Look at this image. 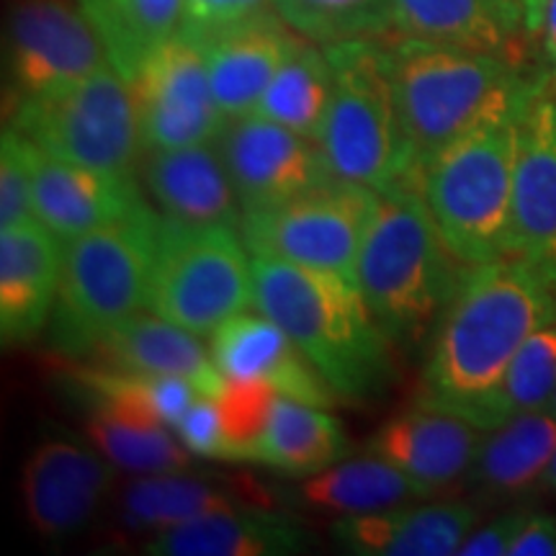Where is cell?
<instances>
[{"label": "cell", "mask_w": 556, "mask_h": 556, "mask_svg": "<svg viewBox=\"0 0 556 556\" xmlns=\"http://www.w3.org/2000/svg\"><path fill=\"white\" fill-rule=\"evenodd\" d=\"M129 90L144 152L214 144L229 124L214 99L204 52L180 34L144 62Z\"/></svg>", "instance_id": "7c38bea8"}, {"label": "cell", "mask_w": 556, "mask_h": 556, "mask_svg": "<svg viewBox=\"0 0 556 556\" xmlns=\"http://www.w3.org/2000/svg\"><path fill=\"white\" fill-rule=\"evenodd\" d=\"M556 323V287L526 261L469 266L428 343L417 402L486 430L513 358L533 332Z\"/></svg>", "instance_id": "6da1fadb"}, {"label": "cell", "mask_w": 556, "mask_h": 556, "mask_svg": "<svg viewBox=\"0 0 556 556\" xmlns=\"http://www.w3.org/2000/svg\"><path fill=\"white\" fill-rule=\"evenodd\" d=\"M80 0H18L5 24L9 103L52 93L106 65Z\"/></svg>", "instance_id": "8fae6325"}, {"label": "cell", "mask_w": 556, "mask_h": 556, "mask_svg": "<svg viewBox=\"0 0 556 556\" xmlns=\"http://www.w3.org/2000/svg\"><path fill=\"white\" fill-rule=\"evenodd\" d=\"M274 9V0H184L180 37L204 45L214 34Z\"/></svg>", "instance_id": "74e56055"}, {"label": "cell", "mask_w": 556, "mask_h": 556, "mask_svg": "<svg viewBox=\"0 0 556 556\" xmlns=\"http://www.w3.org/2000/svg\"><path fill=\"white\" fill-rule=\"evenodd\" d=\"M510 556H556V516L531 513L510 548Z\"/></svg>", "instance_id": "60d3db41"}, {"label": "cell", "mask_w": 556, "mask_h": 556, "mask_svg": "<svg viewBox=\"0 0 556 556\" xmlns=\"http://www.w3.org/2000/svg\"><path fill=\"white\" fill-rule=\"evenodd\" d=\"M302 39L281 13L268 9L199 45L214 99L227 122L253 114L278 67Z\"/></svg>", "instance_id": "ffe728a7"}, {"label": "cell", "mask_w": 556, "mask_h": 556, "mask_svg": "<svg viewBox=\"0 0 556 556\" xmlns=\"http://www.w3.org/2000/svg\"><path fill=\"white\" fill-rule=\"evenodd\" d=\"M536 50L548 78L556 86V0H544L536 24Z\"/></svg>", "instance_id": "b9f144b4"}, {"label": "cell", "mask_w": 556, "mask_h": 556, "mask_svg": "<svg viewBox=\"0 0 556 556\" xmlns=\"http://www.w3.org/2000/svg\"><path fill=\"white\" fill-rule=\"evenodd\" d=\"M62 242L39 219L0 229V338L24 345L50 325L62 276Z\"/></svg>", "instance_id": "44dd1931"}, {"label": "cell", "mask_w": 556, "mask_h": 556, "mask_svg": "<svg viewBox=\"0 0 556 556\" xmlns=\"http://www.w3.org/2000/svg\"><path fill=\"white\" fill-rule=\"evenodd\" d=\"M312 536L276 507H232L165 528L142 541L148 556H294L309 552Z\"/></svg>", "instance_id": "cb8c5ba5"}, {"label": "cell", "mask_w": 556, "mask_h": 556, "mask_svg": "<svg viewBox=\"0 0 556 556\" xmlns=\"http://www.w3.org/2000/svg\"><path fill=\"white\" fill-rule=\"evenodd\" d=\"M548 409H552V413L556 415V394L552 397V402H548Z\"/></svg>", "instance_id": "f6af8a7d"}, {"label": "cell", "mask_w": 556, "mask_h": 556, "mask_svg": "<svg viewBox=\"0 0 556 556\" xmlns=\"http://www.w3.org/2000/svg\"><path fill=\"white\" fill-rule=\"evenodd\" d=\"M208 351L219 371L232 381H263L283 397L325 409L340 402V394L304 356L302 348L263 312L250 315L245 309L229 317L212 332Z\"/></svg>", "instance_id": "e0dca14e"}, {"label": "cell", "mask_w": 556, "mask_h": 556, "mask_svg": "<svg viewBox=\"0 0 556 556\" xmlns=\"http://www.w3.org/2000/svg\"><path fill=\"white\" fill-rule=\"evenodd\" d=\"M39 148L24 131L5 127L0 137V229L26 225L34 217V170Z\"/></svg>", "instance_id": "8d00e7d4"}, {"label": "cell", "mask_w": 556, "mask_h": 556, "mask_svg": "<svg viewBox=\"0 0 556 556\" xmlns=\"http://www.w3.org/2000/svg\"><path fill=\"white\" fill-rule=\"evenodd\" d=\"M394 0H274L291 29L330 47L351 39H387Z\"/></svg>", "instance_id": "836d02e7"}, {"label": "cell", "mask_w": 556, "mask_h": 556, "mask_svg": "<svg viewBox=\"0 0 556 556\" xmlns=\"http://www.w3.org/2000/svg\"><path fill=\"white\" fill-rule=\"evenodd\" d=\"M422 197V184L379 193L358 258V289L397 351L430 343L467 274Z\"/></svg>", "instance_id": "277c9868"}, {"label": "cell", "mask_w": 556, "mask_h": 556, "mask_svg": "<svg viewBox=\"0 0 556 556\" xmlns=\"http://www.w3.org/2000/svg\"><path fill=\"white\" fill-rule=\"evenodd\" d=\"M513 258L526 261L556 287V86L552 80L520 116Z\"/></svg>", "instance_id": "9a60e30c"}, {"label": "cell", "mask_w": 556, "mask_h": 556, "mask_svg": "<svg viewBox=\"0 0 556 556\" xmlns=\"http://www.w3.org/2000/svg\"><path fill=\"white\" fill-rule=\"evenodd\" d=\"M556 394V323L526 340L507 368L495 402L490 407L486 430L503 426L510 417L546 409Z\"/></svg>", "instance_id": "e575fe53"}, {"label": "cell", "mask_w": 556, "mask_h": 556, "mask_svg": "<svg viewBox=\"0 0 556 556\" xmlns=\"http://www.w3.org/2000/svg\"><path fill=\"white\" fill-rule=\"evenodd\" d=\"M160 212L148 208L119 225L67 240L62 250L50 348L62 356H90L111 328L148 309Z\"/></svg>", "instance_id": "8992f818"}, {"label": "cell", "mask_w": 556, "mask_h": 556, "mask_svg": "<svg viewBox=\"0 0 556 556\" xmlns=\"http://www.w3.org/2000/svg\"><path fill=\"white\" fill-rule=\"evenodd\" d=\"M336 90L323 144L338 178L389 193L422 184L402 127L384 39H351L325 47Z\"/></svg>", "instance_id": "52a82bcc"}, {"label": "cell", "mask_w": 556, "mask_h": 556, "mask_svg": "<svg viewBox=\"0 0 556 556\" xmlns=\"http://www.w3.org/2000/svg\"><path fill=\"white\" fill-rule=\"evenodd\" d=\"M142 184L163 217L240 227L242 206L217 142L144 152Z\"/></svg>", "instance_id": "d4e9b609"}, {"label": "cell", "mask_w": 556, "mask_h": 556, "mask_svg": "<svg viewBox=\"0 0 556 556\" xmlns=\"http://www.w3.org/2000/svg\"><path fill=\"white\" fill-rule=\"evenodd\" d=\"M253 307L289 332L340 400L366 402L397 377L394 345L358 283L332 270L253 255Z\"/></svg>", "instance_id": "3957f363"}, {"label": "cell", "mask_w": 556, "mask_h": 556, "mask_svg": "<svg viewBox=\"0 0 556 556\" xmlns=\"http://www.w3.org/2000/svg\"><path fill=\"white\" fill-rule=\"evenodd\" d=\"M70 381H75L88 400H111L142 409L173 430L197 402V394H201L191 381L180 377L116 366L75 368V371H70Z\"/></svg>", "instance_id": "d6a6232c"}, {"label": "cell", "mask_w": 556, "mask_h": 556, "mask_svg": "<svg viewBox=\"0 0 556 556\" xmlns=\"http://www.w3.org/2000/svg\"><path fill=\"white\" fill-rule=\"evenodd\" d=\"M503 3L510 9L516 16L523 21V26L531 34L533 45H536V24H539V11L544 0H503Z\"/></svg>", "instance_id": "7bdbcfd3"}, {"label": "cell", "mask_w": 556, "mask_h": 556, "mask_svg": "<svg viewBox=\"0 0 556 556\" xmlns=\"http://www.w3.org/2000/svg\"><path fill=\"white\" fill-rule=\"evenodd\" d=\"M556 456V415L533 409L484 430L464 484L484 497H516L539 486Z\"/></svg>", "instance_id": "83f0119b"}, {"label": "cell", "mask_w": 556, "mask_h": 556, "mask_svg": "<svg viewBox=\"0 0 556 556\" xmlns=\"http://www.w3.org/2000/svg\"><path fill=\"white\" fill-rule=\"evenodd\" d=\"M482 433L467 417L415 402L405 413L389 417L368 438L366 451L387 458L435 497L467 479Z\"/></svg>", "instance_id": "ac0fdd59"}, {"label": "cell", "mask_w": 556, "mask_h": 556, "mask_svg": "<svg viewBox=\"0 0 556 556\" xmlns=\"http://www.w3.org/2000/svg\"><path fill=\"white\" fill-rule=\"evenodd\" d=\"M379 191L332 180L281 204L242 212L240 235L250 255L309 266L358 283V258Z\"/></svg>", "instance_id": "30bf717a"}, {"label": "cell", "mask_w": 556, "mask_h": 556, "mask_svg": "<svg viewBox=\"0 0 556 556\" xmlns=\"http://www.w3.org/2000/svg\"><path fill=\"white\" fill-rule=\"evenodd\" d=\"M217 144L242 212L281 204L338 180L317 139L266 116L232 119Z\"/></svg>", "instance_id": "4fadbf2b"}, {"label": "cell", "mask_w": 556, "mask_h": 556, "mask_svg": "<svg viewBox=\"0 0 556 556\" xmlns=\"http://www.w3.org/2000/svg\"><path fill=\"white\" fill-rule=\"evenodd\" d=\"M533 510L528 507H516V510L500 513L490 523L477 526L464 541L458 554L462 556H510V548L516 544L518 533L523 531Z\"/></svg>", "instance_id": "ab89813d"}, {"label": "cell", "mask_w": 556, "mask_h": 556, "mask_svg": "<svg viewBox=\"0 0 556 556\" xmlns=\"http://www.w3.org/2000/svg\"><path fill=\"white\" fill-rule=\"evenodd\" d=\"M539 490H544V492H552V495H556V456H554L552 467L546 469V475L541 477V482H539Z\"/></svg>", "instance_id": "ee69618b"}, {"label": "cell", "mask_w": 556, "mask_h": 556, "mask_svg": "<svg viewBox=\"0 0 556 556\" xmlns=\"http://www.w3.org/2000/svg\"><path fill=\"white\" fill-rule=\"evenodd\" d=\"M389 78L417 168L479 124L523 114L546 86L544 67L422 39H384Z\"/></svg>", "instance_id": "7a4b0ae2"}, {"label": "cell", "mask_w": 556, "mask_h": 556, "mask_svg": "<svg viewBox=\"0 0 556 556\" xmlns=\"http://www.w3.org/2000/svg\"><path fill=\"white\" fill-rule=\"evenodd\" d=\"M137 178L65 163L39 150L34 170V217L62 242L119 225L148 212Z\"/></svg>", "instance_id": "d6986e66"}, {"label": "cell", "mask_w": 556, "mask_h": 556, "mask_svg": "<svg viewBox=\"0 0 556 556\" xmlns=\"http://www.w3.org/2000/svg\"><path fill=\"white\" fill-rule=\"evenodd\" d=\"M103 366L135 368V371L168 374L191 381L201 394L219 397L229 379L214 364L212 351L201 345L191 330L157 317L155 312L135 315L111 328L90 351Z\"/></svg>", "instance_id": "484cf974"}, {"label": "cell", "mask_w": 556, "mask_h": 556, "mask_svg": "<svg viewBox=\"0 0 556 556\" xmlns=\"http://www.w3.org/2000/svg\"><path fill=\"white\" fill-rule=\"evenodd\" d=\"M114 469L96 446L58 435L41 441L21 471V500L34 531L65 541L88 528L114 492Z\"/></svg>", "instance_id": "5bb4252c"}, {"label": "cell", "mask_w": 556, "mask_h": 556, "mask_svg": "<svg viewBox=\"0 0 556 556\" xmlns=\"http://www.w3.org/2000/svg\"><path fill=\"white\" fill-rule=\"evenodd\" d=\"M348 454L351 441L328 409L278 394L255 464L302 479L343 462Z\"/></svg>", "instance_id": "f546056e"}, {"label": "cell", "mask_w": 556, "mask_h": 556, "mask_svg": "<svg viewBox=\"0 0 556 556\" xmlns=\"http://www.w3.org/2000/svg\"><path fill=\"white\" fill-rule=\"evenodd\" d=\"M86 433L116 469L131 475H163L191 467V451L168 426L142 409L111 400H88Z\"/></svg>", "instance_id": "f1b7e54d"}, {"label": "cell", "mask_w": 556, "mask_h": 556, "mask_svg": "<svg viewBox=\"0 0 556 556\" xmlns=\"http://www.w3.org/2000/svg\"><path fill=\"white\" fill-rule=\"evenodd\" d=\"M276 492L248 475H193L189 469L139 475L122 490L114 507L116 531L152 533L206 513L232 507H276Z\"/></svg>", "instance_id": "2e32d148"}, {"label": "cell", "mask_w": 556, "mask_h": 556, "mask_svg": "<svg viewBox=\"0 0 556 556\" xmlns=\"http://www.w3.org/2000/svg\"><path fill=\"white\" fill-rule=\"evenodd\" d=\"M278 495L302 510L336 516L387 510L433 497L426 486L371 451L358 458H343L317 475L302 477L296 484L283 486Z\"/></svg>", "instance_id": "4316f807"}, {"label": "cell", "mask_w": 556, "mask_h": 556, "mask_svg": "<svg viewBox=\"0 0 556 556\" xmlns=\"http://www.w3.org/2000/svg\"><path fill=\"white\" fill-rule=\"evenodd\" d=\"M253 307V255L232 225H189L160 214L148 312L212 338Z\"/></svg>", "instance_id": "ba28073f"}, {"label": "cell", "mask_w": 556, "mask_h": 556, "mask_svg": "<svg viewBox=\"0 0 556 556\" xmlns=\"http://www.w3.org/2000/svg\"><path fill=\"white\" fill-rule=\"evenodd\" d=\"M11 127L47 155L114 176L137 178L144 157L127 80L103 65L78 83L9 103Z\"/></svg>", "instance_id": "9c48e42d"}, {"label": "cell", "mask_w": 556, "mask_h": 556, "mask_svg": "<svg viewBox=\"0 0 556 556\" xmlns=\"http://www.w3.org/2000/svg\"><path fill=\"white\" fill-rule=\"evenodd\" d=\"M520 116H497L422 168V197L451 253L467 266L513 258V186Z\"/></svg>", "instance_id": "5b68a950"}, {"label": "cell", "mask_w": 556, "mask_h": 556, "mask_svg": "<svg viewBox=\"0 0 556 556\" xmlns=\"http://www.w3.org/2000/svg\"><path fill=\"white\" fill-rule=\"evenodd\" d=\"M387 39H422L531 65V34L503 0H394Z\"/></svg>", "instance_id": "603a6c76"}, {"label": "cell", "mask_w": 556, "mask_h": 556, "mask_svg": "<svg viewBox=\"0 0 556 556\" xmlns=\"http://www.w3.org/2000/svg\"><path fill=\"white\" fill-rule=\"evenodd\" d=\"M278 400L263 381H232L217 397L222 430L227 441V464H255L270 413Z\"/></svg>", "instance_id": "d590c367"}, {"label": "cell", "mask_w": 556, "mask_h": 556, "mask_svg": "<svg viewBox=\"0 0 556 556\" xmlns=\"http://www.w3.org/2000/svg\"><path fill=\"white\" fill-rule=\"evenodd\" d=\"M109 65L127 80L180 34L184 0H80Z\"/></svg>", "instance_id": "4dcf8cb0"}, {"label": "cell", "mask_w": 556, "mask_h": 556, "mask_svg": "<svg viewBox=\"0 0 556 556\" xmlns=\"http://www.w3.org/2000/svg\"><path fill=\"white\" fill-rule=\"evenodd\" d=\"M336 73L328 50L317 41L302 39L278 67L253 114L299 131L309 139H323L328 124Z\"/></svg>", "instance_id": "1f68e13d"}, {"label": "cell", "mask_w": 556, "mask_h": 556, "mask_svg": "<svg viewBox=\"0 0 556 556\" xmlns=\"http://www.w3.org/2000/svg\"><path fill=\"white\" fill-rule=\"evenodd\" d=\"M477 523L475 505L443 500L340 516L330 526V536L340 552L353 556H451Z\"/></svg>", "instance_id": "7402d4cb"}, {"label": "cell", "mask_w": 556, "mask_h": 556, "mask_svg": "<svg viewBox=\"0 0 556 556\" xmlns=\"http://www.w3.org/2000/svg\"><path fill=\"white\" fill-rule=\"evenodd\" d=\"M176 435L193 456L227 464V441L222 430L217 397L201 394L176 426Z\"/></svg>", "instance_id": "f35d334b"}]
</instances>
